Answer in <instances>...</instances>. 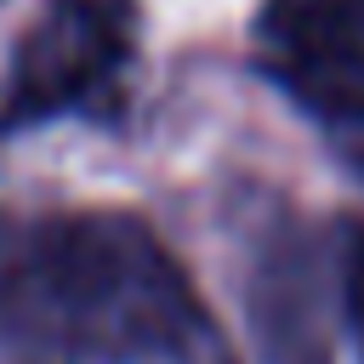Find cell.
Listing matches in <instances>:
<instances>
[{
    "label": "cell",
    "mask_w": 364,
    "mask_h": 364,
    "mask_svg": "<svg viewBox=\"0 0 364 364\" xmlns=\"http://www.w3.org/2000/svg\"><path fill=\"white\" fill-rule=\"evenodd\" d=\"M336 273H341V313L364 347V222L341 228V250H336Z\"/></svg>",
    "instance_id": "cell-5"
},
{
    "label": "cell",
    "mask_w": 364,
    "mask_h": 364,
    "mask_svg": "<svg viewBox=\"0 0 364 364\" xmlns=\"http://www.w3.org/2000/svg\"><path fill=\"white\" fill-rule=\"evenodd\" d=\"M11 364H239L165 239L131 210H0Z\"/></svg>",
    "instance_id": "cell-1"
},
{
    "label": "cell",
    "mask_w": 364,
    "mask_h": 364,
    "mask_svg": "<svg viewBox=\"0 0 364 364\" xmlns=\"http://www.w3.org/2000/svg\"><path fill=\"white\" fill-rule=\"evenodd\" d=\"M136 51L131 0H51L17 40L0 131H34L51 119H108Z\"/></svg>",
    "instance_id": "cell-2"
},
{
    "label": "cell",
    "mask_w": 364,
    "mask_h": 364,
    "mask_svg": "<svg viewBox=\"0 0 364 364\" xmlns=\"http://www.w3.org/2000/svg\"><path fill=\"white\" fill-rule=\"evenodd\" d=\"M336 301H341V273L330 284L318 239L290 216L267 222L245 267V318L256 353L267 364H330Z\"/></svg>",
    "instance_id": "cell-4"
},
{
    "label": "cell",
    "mask_w": 364,
    "mask_h": 364,
    "mask_svg": "<svg viewBox=\"0 0 364 364\" xmlns=\"http://www.w3.org/2000/svg\"><path fill=\"white\" fill-rule=\"evenodd\" d=\"M262 68L364 159V0H267Z\"/></svg>",
    "instance_id": "cell-3"
}]
</instances>
